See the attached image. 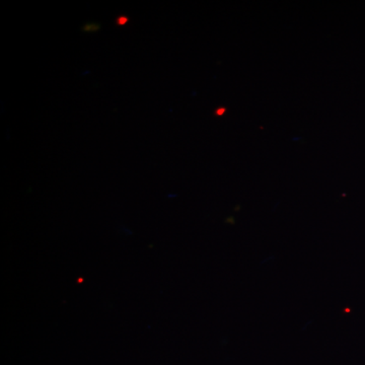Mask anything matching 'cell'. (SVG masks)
<instances>
[{
    "label": "cell",
    "instance_id": "7a4b0ae2",
    "mask_svg": "<svg viewBox=\"0 0 365 365\" xmlns=\"http://www.w3.org/2000/svg\"><path fill=\"white\" fill-rule=\"evenodd\" d=\"M119 21H118V24H119V25H123V24L127 23L126 18H120Z\"/></svg>",
    "mask_w": 365,
    "mask_h": 365
},
{
    "label": "cell",
    "instance_id": "6da1fadb",
    "mask_svg": "<svg viewBox=\"0 0 365 365\" xmlns=\"http://www.w3.org/2000/svg\"><path fill=\"white\" fill-rule=\"evenodd\" d=\"M225 108H220V109L216 110L215 114L217 115V116H222V115L225 114Z\"/></svg>",
    "mask_w": 365,
    "mask_h": 365
}]
</instances>
